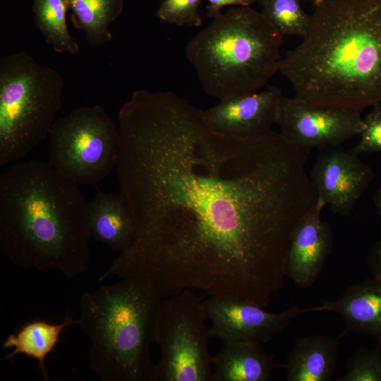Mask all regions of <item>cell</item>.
Instances as JSON below:
<instances>
[{"label":"cell","instance_id":"obj_22","mask_svg":"<svg viewBox=\"0 0 381 381\" xmlns=\"http://www.w3.org/2000/svg\"><path fill=\"white\" fill-rule=\"evenodd\" d=\"M381 344L361 347L346 362V371L339 381H381Z\"/></svg>","mask_w":381,"mask_h":381},{"label":"cell","instance_id":"obj_17","mask_svg":"<svg viewBox=\"0 0 381 381\" xmlns=\"http://www.w3.org/2000/svg\"><path fill=\"white\" fill-rule=\"evenodd\" d=\"M339 337L310 334L298 338L287 356V381H329L335 370Z\"/></svg>","mask_w":381,"mask_h":381},{"label":"cell","instance_id":"obj_7","mask_svg":"<svg viewBox=\"0 0 381 381\" xmlns=\"http://www.w3.org/2000/svg\"><path fill=\"white\" fill-rule=\"evenodd\" d=\"M49 136L47 162L77 184L97 185L116 167L119 126L99 105L73 108L54 121Z\"/></svg>","mask_w":381,"mask_h":381},{"label":"cell","instance_id":"obj_21","mask_svg":"<svg viewBox=\"0 0 381 381\" xmlns=\"http://www.w3.org/2000/svg\"><path fill=\"white\" fill-rule=\"evenodd\" d=\"M262 7V14L282 36L302 38L306 34L310 15L303 11L299 0H268Z\"/></svg>","mask_w":381,"mask_h":381},{"label":"cell","instance_id":"obj_16","mask_svg":"<svg viewBox=\"0 0 381 381\" xmlns=\"http://www.w3.org/2000/svg\"><path fill=\"white\" fill-rule=\"evenodd\" d=\"M273 359L259 343L224 341L212 358L211 381H267L275 366Z\"/></svg>","mask_w":381,"mask_h":381},{"label":"cell","instance_id":"obj_11","mask_svg":"<svg viewBox=\"0 0 381 381\" xmlns=\"http://www.w3.org/2000/svg\"><path fill=\"white\" fill-rule=\"evenodd\" d=\"M319 150L310 175L318 201L348 217L373 181L374 171L358 155L340 145Z\"/></svg>","mask_w":381,"mask_h":381},{"label":"cell","instance_id":"obj_24","mask_svg":"<svg viewBox=\"0 0 381 381\" xmlns=\"http://www.w3.org/2000/svg\"><path fill=\"white\" fill-rule=\"evenodd\" d=\"M360 140L350 149L356 155L370 152H381V104L373 109L363 119Z\"/></svg>","mask_w":381,"mask_h":381},{"label":"cell","instance_id":"obj_29","mask_svg":"<svg viewBox=\"0 0 381 381\" xmlns=\"http://www.w3.org/2000/svg\"><path fill=\"white\" fill-rule=\"evenodd\" d=\"M313 1H315V4H318L323 1L324 0H313Z\"/></svg>","mask_w":381,"mask_h":381},{"label":"cell","instance_id":"obj_6","mask_svg":"<svg viewBox=\"0 0 381 381\" xmlns=\"http://www.w3.org/2000/svg\"><path fill=\"white\" fill-rule=\"evenodd\" d=\"M64 81L26 52L0 59V165L24 158L49 135Z\"/></svg>","mask_w":381,"mask_h":381},{"label":"cell","instance_id":"obj_28","mask_svg":"<svg viewBox=\"0 0 381 381\" xmlns=\"http://www.w3.org/2000/svg\"><path fill=\"white\" fill-rule=\"evenodd\" d=\"M259 1L262 5H264L268 0H256Z\"/></svg>","mask_w":381,"mask_h":381},{"label":"cell","instance_id":"obj_12","mask_svg":"<svg viewBox=\"0 0 381 381\" xmlns=\"http://www.w3.org/2000/svg\"><path fill=\"white\" fill-rule=\"evenodd\" d=\"M282 96L279 88L269 85L260 92L225 97L202 111V119L209 128L225 135H261L272 130Z\"/></svg>","mask_w":381,"mask_h":381},{"label":"cell","instance_id":"obj_18","mask_svg":"<svg viewBox=\"0 0 381 381\" xmlns=\"http://www.w3.org/2000/svg\"><path fill=\"white\" fill-rule=\"evenodd\" d=\"M78 319L66 315L60 323H51L36 320L25 323L16 334H9L2 344L3 349H12L4 358L7 361L18 354L25 355L38 362L44 380H49L45 359L58 344L62 331L73 325H78Z\"/></svg>","mask_w":381,"mask_h":381},{"label":"cell","instance_id":"obj_14","mask_svg":"<svg viewBox=\"0 0 381 381\" xmlns=\"http://www.w3.org/2000/svg\"><path fill=\"white\" fill-rule=\"evenodd\" d=\"M87 224L91 238L120 253L134 242L135 223L123 195L98 191L87 202Z\"/></svg>","mask_w":381,"mask_h":381},{"label":"cell","instance_id":"obj_10","mask_svg":"<svg viewBox=\"0 0 381 381\" xmlns=\"http://www.w3.org/2000/svg\"><path fill=\"white\" fill-rule=\"evenodd\" d=\"M203 302L211 322L210 336L223 341L267 343L296 317L315 312V307L294 306L282 312L270 313L257 304L231 296H208Z\"/></svg>","mask_w":381,"mask_h":381},{"label":"cell","instance_id":"obj_1","mask_svg":"<svg viewBox=\"0 0 381 381\" xmlns=\"http://www.w3.org/2000/svg\"><path fill=\"white\" fill-rule=\"evenodd\" d=\"M168 91L133 92L119 112L116 170L133 243L102 274L267 307L284 286L292 234L317 203L308 153L280 131L237 137Z\"/></svg>","mask_w":381,"mask_h":381},{"label":"cell","instance_id":"obj_3","mask_svg":"<svg viewBox=\"0 0 381 381\" xmlns=\"http://www.w3.org/2000/svg\"><path fill=\"white\" fill-rule=\"evenodd\" d=\"M87 201L48 162L13 163L0 175V248L14 265L69 279L90 263Z\"/></svg>","mask_w":381,"mask_h":381},{"label":"cell","instance_id":"obj_13","mask_svg":"<svg viewBox=\"0 0 381 381\" xmlns=\"http://www.w3.org/2000/svg\"><path fill=\"white\" fill-rule=\"evenodd\" d=\"M324 205L317 200L296 225L286 257V276L296 286L306 289L318 278L332 251V232L321 217Z\"/></svg>","mask_w":381,"mask_h":381},{"label":"cell","instance_id":"obj_4","mask_svg":"<svg viewBox=\"0 0 381 381\" xmlns=\"http://www.w3.org/2000/svg\"><path fill=\"white\" fill-rule=\"evenodd\" d=\"M162 299L136 277L81 296L78 325L90 341V367L101 380L155 381L150 349Z\"/></svg>","mask_w":381,"mask_h":381},{"label":"cell","instance_id":"obj_5","mask_svg":"<svg viewBox=\"0 0 381 381\" xmlns=\"http://www.w3.org/2000/svg\"><path fill=\"white\" fill-rule=\"evenodd\" d=\"M212 18L186 47L205 93L222 99L267 85L279 71L283 36L250 6Z\"/></svg>","mask_w":381,"mask_h":381},{"label":"cell","instance_id":"obj_19","mask_svg":"<svg viewBox=\"0 0 381 381\" xmlns=\"http://www.w3.org/2000/svg\"><path fill=\"white\" fill-rule=\"evenodd\" d=\"M75 28L83 31L92 46L111 42L109 26L123 12L124 0H67Z\"/></svg>","mask_w":381,"mask_h":381},{"label":"cell","instance_id":"obj_8","mask_svg":"<svg viewBox=\"0 0 381 381\" xmlns=\"http://www.w3.org/2000/svg\"><path fill=\"white\" fill-rule=\"evenodd\" d=\"M203 299L184 289L162 301L155 343L160 350L155 381H211V338Z\"/></svg>","mask_w":381,"mask_h":381},{"label":"cell","instance_id":"obj_23","mask_svg":"<svg viewBox=\"0 0 381 381\" xmlns=\"http://www.w3.org/2000/svg\"><path fill=\"white\" fill-rule=\"evenodd\" d=\"M200 1L201 0H160L156 16L163 23L179 26L199 27L202 24V18L198 10Z\"/></svg>","mask_w":381,"mask_h":381},{"label":"cell","instance_id":"obj_15","mask_svg":"<svg viewBox=\"0 0 381 381\" xmlns=\"http://www.w3.org/2000/svg\"><path fill=\"white\" fill-rule=\"evenodd\" d=\"M316 312H334L346 329L368 334L381 344V281L368 279L349 286L335 301H322Z\"/></svg>","mask_w":381,"mask_h":381},{"label":"cell","instance_id":"obj_27","mask_svg":"<svg viewBox=\"0 0 381 381\" xmlns=\"http://www.w3.org/2000/svg\"><path fill=\"white\" fill-rule=\"evenodd\" d=\"M373 200L376 211L381 216V188L375 193Z\"/></svg>","mask_w":381,"mask_h":381},{"label":"cell","instance_id":"obj_9","mask_svg":"<svg viewBox=\"0 0 381 381\" xmlns=\"http://www.w3.org/2000/svg\"><path fill=\"white\" fill-rule=\"evenodd\" d=\"M361 113L282 95L274 123L288 140L308 153L314 148L340 145L359 135L363 126Z\"/></svg>","mask_w":381,"mask_h":381},{"label":"cell","instance_id":"obj_2","mask_svg":"<svg viewBox=\"0 0 381 381\" xmlns=\"http://www.w3.org/2000/svg\"><path fill=\"white\" fill-rule=\"evenodd\" d=\"M279 72L310 104L362 111L381 104V0H324Z\"/></svg>","mask_w":381,"mask_h":381},{"label":"cell","instance_id":"obj_26","mask_svg":"<svg viewBox=\"0 0 381 381\" xmlns=\"http://www.w3.org/2000/svg\"><path fill=\"white\" fill-rule=\"evenodd\" d=\"M209 4L207 6V15L214 18L221 13L222 7L229 5L249 6L256 0H207Z\"/></svg>","mask_w":381,"mask_h":381},{"label":"cell","instance_id":"obj_20","mask_svg":"<svg viewBox=\"0 0 381 381\" xmlns=\"http://www.w3.org/2000/svg\"><path fill=\"white\" fill-rule=\"evenodd\" d=\"M68 11L67 0H32L34 22L46 43L56 53L74 55L80 44L68 31Z\"/></svg>","mask_w":381,"mask_h":381},{"label":"cell","instance_id":"obj_25","mask_svg":"<svg viewBox=\"0 0 381 381\" xmlns=\"http://www.w3.org/2000/svg\"><path fill=\"white\" fill-rule=\"evenodd\" d=\"M367 262L373 277L381 281V240L376 242L371 248Z\"/></svg>","mask_w":381,"mask_h":381}]
</instances>
